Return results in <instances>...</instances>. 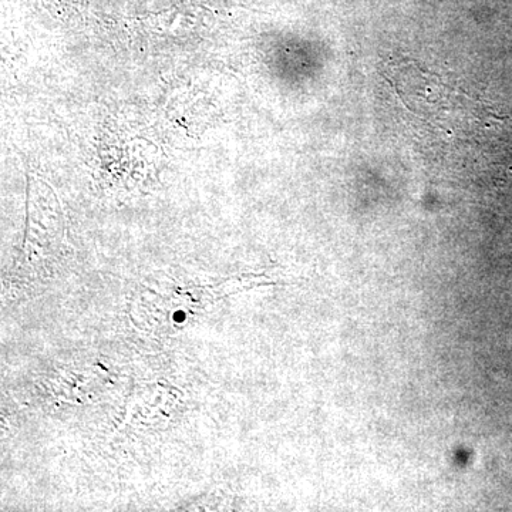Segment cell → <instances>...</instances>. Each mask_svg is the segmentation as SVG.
<instances>
[{"label": "cell", "instance_id": "6da1fadb", "mask_svg": "<svg viewBox=\"0 0 512 512\" xmlns=\"http://www.w3.org/2000/svg\"><path fill=\"white\" fill-rule=\"evenodd\" d=\"M389 73L390 83L396 87L407 109L448 133L463 130L466 123H473L474 117L484 119L490 114L483 103L416 64L392 63Z\"/></svg>", "mask_w": 512, "mask_h": 512}]
</instances>
